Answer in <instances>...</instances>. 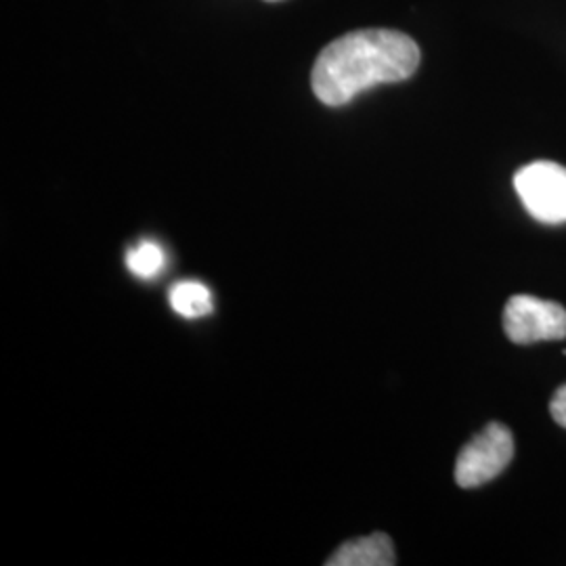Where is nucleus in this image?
<instances>
[{
  "label": "nucleus",
  "instance_id": "f257e3e1",
  "mask_svg": "<svg viewBox=\"0 0 566 566\" xmlns=\"http://www.w3.org/2000/svg\"><path fill=\"white\" fill-rule=\"evenodd\" d=\"M420 46L397 30H357L329 42L315 61L311 84L319 102L340 107L378 84L418 72Z\"/></svg>",
  "mask_w": 566,
  "mask_h": 566
},
{
  "label": "nucleus",
  "instance_id": "f03ea898",
  "mask_svg": "<svg viewBox=\"0 0 566 566\" xmlns=\"http://www.w3.org/2000/svg\"><path fill=\"white\" fill-rule=\"evenodd\" d=\"M514 458V437L506 426L491 422L460 451L455 483L462 489L486 485L500 476Z\"/></svg>",
  "mask_w": 566,
  "mask_h": 566
},
{
  "label": "nucleus",
  "instance_id": "7ed1b4c3",
  "mask_svg": "<svg viewBox=\"0 0 566 566\" xmlns=\"http://www.w3.org/2000/svg\"><path fill=\"white\" fill-rule=\"evenodd\" d=\"M514 189L526 212L542 223L566 221V168L554 163H533L514 177Z\"/></svg>",
  "mask_w": 566,
  "mask_h": 566
},
{
  "label": "nucleus",
  "instance_id": "20e7f679",
  "mask_svg": "<svg viewBox=\"0 0 566 566\" xmlns=\"http://www.w3.org/2000/svg\"><path fill=\"white\" fill-rule=\"evenodd\" d=\"M504 332L512 343L533 344L566 338V311L535 296H512L504 308Z\"/></svg>",
  "mask_w": 566,
  "mask_h": 566
},
{
  "label": "nucleus",
  "instance_id": "39448f33",
  "mask_svg": "<svg viewBox=\"0 0 566 566\" xmlns=\"http://www.w3.org/2000/svg\"><path fill=\"white\" fill-rule=\"evenodd\" d=\"M397 563L395 546L385 533H374L338 547L327 566H392Z\"/></svg>",
  "mask_w": 566,
  "mask_h": 566
},
{
  "label": "nucleus",
  "instance_id": "423d86ee",
  "mask_svg": "<svg viewBox=\"0 0 566 566\" xmlns=\"http://www.w3.org/2000/svg\"><path fill=\"white\" fill-rule=\"evenodd\" d=\"M170 306L185 319H198L212 311L210 290L198 282H181L170 290Z\"/></svg>",
  "mask_w": 566,
  "mask_h": 566
},
{
  "label": "nucleus",
  "instance_id": "0eeeda50",
  "mask_svg": "<svg viewBox=\"0 0 566 566\" xmlns=\"http://www.w3.org/2000/svg\"><path fill=\"white\" fill-rule=\"evenodd\" d=\"M166 264V254H164L163 245L156 242H143L133 248L126 254V266L130 269L133 275L149 280L154 275H158Z\"/></svg>",
  "mask_w": 566,
  "mask_h": 566
},
{
  "label": "nucleus",
  "instance_id": "6e6552de",
  "mask_svg": "<svg viewBox=\"0 0 566 566\" xmlns=\"http://www.w3.org/2000/svg\"><path fill=\"white\" fill-rule=\"evenodd\" d=\"M549 411H552V418L566 428V386L558 388V392L554 395V399L549 403Z\"/></svg>",
  "mask_w": 566,
  "mask_h": 566
},
{
  "label": "nucleus",
  "instance_id": "1a4fd4ad",
  "mask_svg": "<svg viewBox=\"0 0 566 566\" xmlns=\"http://www.w3.org/2000/svg\"><path fill=\"white\" fill-rule=\"evenodd\" d=\"M269 2H275V0H269Z\"/></svg>",
  "mask_w": 566,
  "mask_h": 566
}]
</instances>
